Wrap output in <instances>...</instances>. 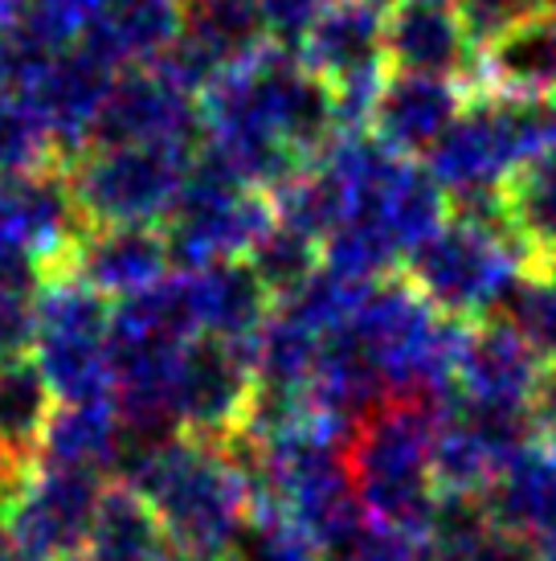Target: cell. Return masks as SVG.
<instances>
[{"label": "cell", "mask_w": 556, "mask_h": 561, "mask_svg": "<svg viewBox=\"0 0 556 561\" xmlns=\"http://www.w3.org/2000/svg\"><path fill=\"white\" fill-rule=\"evenodd\" d=\"M532 414H536L544 435H556V360H544L536 393H532Z\"/></svg>", "instance_id": "39"}, {"label": "cell", "mask_w": 556, "mask_h": 561, "mask_svg": "<svg viewBox=\"0 0 556 561\" xmlns=\"http://www.w3.org/2000/svg\"><path fill=\"white\" fill-rule=\"evenodd\" d=\"M466 99H471V82L389 70L369 131L385 144L389 152L417 160L442 140V131L459 119Z\"/></svg>", "instance_id": "14"}, {"label": "cell", "mask_w": 556, "mask_h": 561, "mask_svg": "<svg viewBox=\"0 0 556 561\" xmlns=\"http://www.w3.org/2000/svg\"><path fill=\"white\" fill-rule=\"evenodd\" d=\"M164 549L169 537L152 504L131 483L107 480L86 533V553L94 561H155Z\"/></svg>", "instance_id": "22"}, {"label": "cell", "mask_w": 556, "mask_h": 561, "mask_svg": "<svg viewBox=\"0 0 556 561\" xmlns=\"http://www.w3.org/2000/svg\"><path fill=\"white\" fill-rule=\"evenodd\" d=\"M250 271L258 275V283L266 287V296L282 304V299H291L303 283L324 266V250L320 242L308 234H299V230H287V226H270L246 254Z\"/></svg>", "instance_id": "30"}, {"label": "cell", "mask_w": 556, "mask_h": 561, "mask_svg": "<svg viewBox=\"0 0 556 561\" xmlns=\"http://www.w3.org/2000/svg\"><path fill=\"white\" fill-rule=\"evenodd\" d=\"M254 344L197 336L181 348L169 386V410L181 435L225 443L254 402Z\"/></svg>", "instance_id": "6"}, {"label": "cell", "mask_w": 556, "mask_h": 561, "mask_svg": "<svg viewBox=\"0 0 556 561\" xmlns=\"http://www.w3.org/2000/svg\"><path fill=\"white\" fill-rule=\"evenodd\" d=\"M49 164H62L46 119L33 111L25 94L0 99V176H21Z\"/></svg>", "instance_id": "31"}, {"label": "cell", "mask_w": 556, "mask_h": 561, "mask_svg": "<svg viewBox=\"0 0 556 561\" xmlns=\"http://www.w3.org/2000/svg\"><path fill=\"white\" fill-rule=\"evenodd\" d=\"M544 357L508 316H483L463 332L454 398L483 405H532Z\"/></svg>", "instance_id": "11"}, {"label": "cell", "mask_w": 556, "mask_h": 561, "mask_svg": "<svg viewBox=\"0 0 556 561\" xmlns=\"http://www.w3.org/2000/svg\"><path fill=\"white\" fill-rule=\"evenodd\" d=\"M270 226H275V209L266 193L238 185L197 157L176 205L160 221L172 271H205V266L246 259L250 247Z\"/></svg>", "instance_id": "5"}, {"label": "cell", "mask_w": 556, "mask_h": 561, "mask_svg": "<svg viewBox=\"0 0 556 561\" xmlns=\"http://www.w3.org/2000/svg\"><path fill=\"white\" fill-rule=\"evenodd\" d=\"M548 4H553V0H454V9L463 16V25H466V33H471V42H475V49H483L491 37H499V33L511 30L516 21L541 13Z\"/></svg>", "instance_id": "34"}, {"label": "cell", "mask_w": 556, "mask_h": 561, "mask_svg": "<svg viewBox=\"0 0 556 561\" xmlns=\"http://www.w3.org/2000/svg\"><path fill=\"white\" fill-rule=\"evenodd\" d=\"M155 561H233L230 553H188V549H164Z\"/></svg>", "instance_id": "41"}, {"label": "cell", "mask_w": 556, "mask_h": 561, "mask_svg": "<svg viewBox=\"0 0 556 561\" xmlns=\"http://www.w3.org/2000/svg\"><path fill=\"white\" fill-rule=\"evenodd\" d=\"M324 561H433V558H430V549L421 546V541H414V537H402V533L369 525L352 546L327 553Z\"/></svg>", "instance_id": "36"}, {"label": "cell", "mask_w": 556, "mask_h": 561, "mask_svg": "<svg viewBox=\"0 0 556 561\" xmlns=\"http://www.w3.org/2000/svg\"><path fill=\"white\" fill-rule=\"evenodd\" d=\"M13 549V533H9V508H4V496H0V558Z\"/></svg>", "instance_id": "43"}, {"label": "cell", "mask_w": 556, "mask_h": 561, "mask_svg": "<svg viewBox=\"0 0 556 561\" xmlns=\"http://www.w3.org/2000/svg\"><path fill=\"white\" fill-rule=\"evenodd\" d=\"M454 402V398H450ZM450 402L433 398H389L356 426L348 443V471L369 525L430 541L438 516L433 483V438Z\"/></svg>", "instance_id": "2"}, {"label": "cell", "mask_w": 556, "mask_h": 561, "mask_svg": "<svg viewBox=\"0 0 556 561\" xmlns=\"http://www.w3.org/2000/svg\"><path fill=\"white\" fill-rule=\"evenodd\" d=\"M91 9L94 0H0V21L30 58H49L86 37Z\"/></svg>", "instance_id": "29"}, {"label": "cell", "mask_w": 556, "mask_h": 561, "mask_svg": "<svg viewBox=\"0 0 556 561\" xmlns=\"http://www.w3.org/2000/svg\"><path fill=\"white\" fill-rule=\"evenodd\" d=\"M33 336H37V296L0 283V360L33 353Z\"/></svg>", "instance_id": "35"}, {"label": "cell", "mask_w": 556, "mask_h": 561, "mask_svg": "<svg viewBox=\"0 0 556 561\" xmlns=\"http://www.w3.org/2000/svg\"><path fill=\"white\" fill-rule=\"evenodd\" d=\"M324 250V266L336 271L352 283H377L389 279L397 266L405 263L402 247L393 242L385 226L377 221V214L360 209V214H348V218L332 230V234L320 242Z\"/></svg>", "instance_id": "28"}, {"label": "cell", "mask_w": 556, "mask_h": 561, "mask_svg": "<svg viewBox=\"0 0 556 561\" xmlns=\"http://www.w3.org/2000/svg\"><path fill=\"white\" fill-rule=\"evenodd\" d=\"M230 558L233 561H324V553L287 516V508H278V504L266 500V504L250 508L246 529L238 533Z\"/></svg>", "instance_id": "32"}, {"label": "cell", "mask_w": 556, "mask_h": 561, "mask_svg": "<svg viewBox=\"0 0 556 561\" xmlns=\"http://www.w3.org/2000/svg\"><path fill=\"white\" fill-rule=\"evenodd\" d=\"M503 308H508L503 316L520 328V336L544 360H556V263L528 271Z\"/></svg>", "instance_id": "33"}, {"label": "cell", "mask_w": 556, "mask_h": 561, "mask_svg": "<svg viewBox=\"0 0 556 561\" xmlns=\"http://www.w3.org/2000/svg\"><path fill=\"white\" fill-rule=\"evenodd\" d=\"M369 214H377V221L402 247V254H409L433 230H442V221L450 218V197L442 193V185L433 181L430 172H426V164L402 157L393 164V172H389V181L381 185V193L372 197Z\"/></svg>", "instance_id": "24"}, {"label": "cell", "mask_w": 556, "mask_h": 561, "mask_svg": "<svg viewBox=\"0 0 556 561\" xmlns=\"http://www.w3.org/2000/svg\"><path fill=\"white\" fill-rule=\"evenodd\" d=\"M254 4L263 13L270 42L282 49H294V54H299V42L308 37L311 21L324 9V0H254Z\"/></svg>", "instance_id": "37"}, {"label": "cell", "mask_w": 556, "mask_h": 561, "mask_svg": "<svg viewBox=\"0 0 556 561\" xmlns=\"http://www.w3.org/2000/svg\"><path fill=\"white\" fill-rule=\"evenodd\" d=\"M103 488L107 480L94 471L33 463L4 496L13 549L33 561H62L86 549V533H91Z\"/></svg>", "instance_id": "7"}, {"label": "cell", "mask_w": 556, "mask_h": 561, "mask_svg": "<svg viewBox=\"0 0 556 561\" xmlns=\"http://www.w3.org/2000/svg\"><path fill=\"white\" fill-rule=\"evenodd\" d=\"M91 230L82 218L62 164L21 176H0V242L42 263L46 279L66 275L78 238Z\"/></svg>", "instance_id": "9"}, {"label": "cell", "mask_w": 556, "mask_h": 561, "mask_svg": "<svg viewBox=\"0 0 556 561\" xmlns=\"http://www.w3.org/2000/svg\"><path fill=\"white\" fill-rule=\"evenodd\" d=\"M30 468H21L16 459H9V451L0 447V496H9L16 483H21V476H25Z\"/></svg>", "instance_id": "40"}, {"label": "cell", "mask_w": 556, "mask_h": 561, "mask_svg": "<svg viewBox=\"0 0 556 561\" xmlns=\"http://www.w3.org/2000/svg\"><path fill=\"white\" fill-rule=\"evenodd\" d=\"M119 480L152 504L169 546L188 553H230L254 508V492L230 451L193 435H169L127 455Z\"/></svg>", "instance_id": "1"}, {"label": "cell", "mask_w": 556, "mask_h": 561, "mask_svg": "<svg viewBox=\"0 0 556 561\" xmlns=\"http://www.w3.org/2000/svg\"><path fill=\"white\" fill-rule=\"evenodd\" d=\"M62 561H94V558L86 553V549H78V553H70V558H62Z\"/></svg>", "instance_id": "45"}, {"label": "cell", "mask_w": 556, "mask_h": 561, "mask_svg": "<svg viewBox=\"0 0 556 561\" xmlns=\"http://www.w3.org/2000/svg\"><path fill=\"white\" fill-rule=\"evenodd\" d=\"M0 561H33V558H25L21 549H9V553H4V558H0Z\"/></svg>", "instance_id": "44"}, {"label": "cell", "mask_w": 556, "mask_h": 561, "mask_svg": "<svg viewBox=\"0 0 556 561\" xmlns=\"http://www.w3.org/2000/svg\"><path fill=\"white\" fill-rule=\"evenodd\" d=\"M320 332L303 320L299 312L275 304L270 320L263 332L254 336V381L258 390L270 393H308V381L315 374V357H320Z\"/></svg>", "instance_id": "27"}, {"label": "cell", "mask_w": 556, "mask_h": 561, "mask_svg": "<svg viewBox=\"0 0 556 561\" xmlns=\"http://www.w3.org/2000/svg\"><path fill=\"white\" fill-rule=\"evenodd\" d=\"M479 49L450 0H393L385 30L389 70L471 82Z\"/></svg>", "instance_id": "13"}, {"label": "cell", "mask_w": 556, "mask_h": 561, "mask_svg": "<svg viewBox=\"0 0 556 561\" xmlns=\"http://www.w3.org/2000/svg\"><path fill=\"white\" fill-rule=\"evenodd\" d=\"M181 33V0H94L86 46L127 70L152 66Z\"/></svg>", "instance_id": "18"}, {"label": "cell", "mask_w": 556, "mask_h": 561, "mask_svg": "<svg viewBox=\"0 0 556 561\" xmlns=\"http://www.w3.org/2000/svg\"><path fill=\"white\" fill-rule=\"evenodd\" d=\"M169 271V242L160 226H91L66 266V275L82 279L111 304L148 291Z\"/></svg>", "instance_id": "15"}, {"label": "cell", "mask_w": 556, "mask_h": 561, "mask_svg": "<svg viewBox=\"0 0 556 561\" xmlns=\"http://www.w3.org/2000/svg\"><path fill=\"white\" fill-rule=\"evenodd\" d=\"M33 62H37V58H30V54L21 49V42L9 33V25L0 21V99H4V94H21Z\"/></svg>", "instance_id": "38"}, {"label": "cell", "mask_w": 556, "mask_h": 561, "mask_svg": "<svg viewBox=\"0 0 556 561\" xmlns=\"http://www.w3.org/2000/svg\"><path fill=\"white\" fill-rule=\"evenodd\" d=\"M402 275L438 316L475 324L508 304L516 283L528 275V254L508 226L450 214L442 230L405 254Z\"/></svg>", "instance_id": "3"}, {"label": "cell", "mask_w": 556, "mask_h": 561, "mask_svg": "<svg viewBox=\"0 0 556 561\" xmlns=\"http://www.w3.org/2000/svg\"><path fill=\"white\" fill-rule=\"evenodd\" d=\"M450 4H454V0H450Z\"/></svg>", "instance_id": "46"}, {"label": "cell", "mask_w": 556, "mask_h": 561, "mask_svg": "<svg viewBox=\"0 0 556 561\" xmlns=\"http://www.w3.org/2000/svg\"><path fill=\"white\" fill-rule=\"evenodd\" d=\"M193 283H197L201 336H213V341L254 344V336L275 312V299L266 296V287L250 271L246 259L193 271Z\"/></svg>", "instance_id": "19"}, {"label": "cell", "mask_w": 556, "mask_h": 561, "mask_svg": "<svg viewBox=\"0 0 556 561\" xmlns=\"http://www.w3.org/2000/svg\"><path fill=\"white\" fill-rule=\"evenodd\" d=\"M536 561H556V525L536 537Z\"/></svg>", "instance_id": "42"}, {"label": "cell", "mask_w": 556, "mask_h": 561, "mask_svg": "<svg viewBox=\"0 0 556 561\" xmlns=\"http://www.w3.org/2000/svg\"><path fill=\"white\" fill-rule=\"evenodd\" d=\"M503 221L528 254V271L556 263V152L511 172L503 185Z\"/></svg>", "instance_id": "26"}, {"label": "cell", "mask_w": 556, "mask_h": 561, "mask_svg": "<svg viewBox=\"0 0 556 561\" xmlns=\"http://www.w3.org/2000/svg\"><path fill=\"white\" fill-rule=\"evenodd\" d=\"M471 91L503 103H556V4L516 21L479 49Z\"/></svg>", "instance_id": "12"}, {"label": "cell", "mask_w": 556, "mask_h": 561, "mask_svg": "<svg viewBox=\"0 0 556 561\" xmlns=\"http://www.w3.org/2000/svg\"><path fill=\"white\" fill-rule=\"evenodd\" d=\"M426 549L433 561H536V546L503 529L483 496H438Z\"/></svg>", "instance_id": "21"}, {"label": "cell", "mask_w": 556, "mask_h": 561, "mask_svg": "<svg viewBox=\"0 0 556 561\" xmlns=\"http://www.w3.org/2000/svg\"><path fill=\"white\" fill-rule=\"evenodd\" d=\"M193 157L176 144H119L86 148L62 169L91 226H160L185 188Z\"/></svg>", "instance_id": "4"}, {"label": "cell", "mask_w": 556, "mask_h": 561, "mask_svg": "<svg viewBox=\"0 0 556 561\" xmlns=\"http://www.w3.org/2000/svg\"><path fill=\"white\" fill-rule=\"evenodd\" d=\"M33 360L58 405L107 402L111 398V360L107 336L86 332H37L33 336Z\"/></svg>", "instance_id": "25"}, {"label": "cell", "mask_w": 556, "mask_h": 561, "mask_svg": "<svg viewBox=\"0 0 556 561\" xmlns=\"http://www.w3.org/2000/svg\"><path fill=\"white\" fill-rule=\"evenodd\" d=\"M176 46H185L217 79L270 46V33L254 0H181Z\"/></svg>", "instance_id": "17"}, {"label": "cell", "mask_w": 556, "mask_h": 561, "mask_svg": "<svg viewBox=\"0 0 556 561\" xmlns=\"http://www.w3.org/2000/svg\"><path fill=\"white\" fill-rule=\"evenodd\" d=\"M119 451H124V422H119L115 398H107V402L58 405L37 463L94 471L107 480L119 468Z\"/></svg>", "instance_id": "20"}, {"label": "cell", "mask_w": 556, "mask_h": 561, "mask_svg": "<svg viewBox=\"0 0 556 561\" xmlns=\"http://www.w3.org/2000/svg\"><path fill=\"white\" fill-rule=\"evenodd\" d=\"M205 136L201 103L172 87L155 66H127L111 87L91 131V148L119 144H176L197 152Z\"/></svg>", "instance_id": "10"}, {"label": "cell", "mask_w": 556, "mask_h": 561, "mask_svg": "<svg viewBox=\"0 0 556 561\" xmlns=\"http://www.w3.org/2000/svg\"><path fill=\"white\" fill-rule=\"evenodd\" d=\"M54 410H58V398L37 369L33 353L0 360V447L21 468L37 463Z\"/></svg>", "instance_id": "23"}, {"label": "cell", "mask_w": 556, "mask_h": 561, "mask_svg": "<svg viewBox=\"0 0 556 561\" xmlns=\"http://www.w3.org/2000/svg\"><path fill=\"white\" fill-rule=\"evenodd\" d=\"M115 79H119V66L86 42L33 62L21 94L46 119L62 164L91 148V131L99 124V111L107 103Z\"/></svg>", "instance_id": "8"}, {"label": "cell", "mask_w": 556, "mask_h": 561, "mask_svg": "<svg viewBox=\"0 0 556 561\" xmlns=\"http://www.w3.org/2000/svg\"><path fill=\"white\" fill-rule=\"evenodd\" d=\"M389 13H393V0H324L308 37L299 42V58L327 87L352 79L360 70L389 66Z\"/></svg>", "instance_id": "16"}]
</instances>
